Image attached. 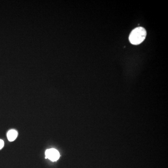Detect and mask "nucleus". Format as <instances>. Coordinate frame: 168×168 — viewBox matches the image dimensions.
<instances>
[{"instance_id":"nucleus-1","label":"nucleus","mask_w":168,"mask_h":168,"mask_svg":"<svg viewBox=\"0 0 168 168\" xmlns=\"http://www.w3.org/2000/svg\"><path fill=\"white\" fill-rule=\"evenodd\" d=\"M146 31L142 27H138L132 31L130 36V42L132 44L138 45L142 43L146 36Z\"/></svg>"},{"instance_id":"nucleus-2","label":"nucleus","mask_w":168,"mask_h":168,"mask_svg":"<svg viewBox=\"0 0 168 168\" xmlns=\"http://www.w3.org/2000/svg\"><path fill=\"white\" fill-rule=\"evenodd\" d=\"M46 158H48L52 161H56L59 159L60 154L56 149H51L46 151Z\"/></svg>"},{"instance_id":"nucleus-3","label":"nucleus","mask_w":168,"mask_h":168,"mask_svg":"<svg viewBox=\"0 0 168 168\" xmlns=\"http://www.w3.org/2000/svg\"><path fill=\"white\" fill-rule=\"evenodd\" d=\"M17 136V132L15 130H10L7 133V137L9 141L12 142L16 138Z\"/></svg>"},{"instance_id":"nucleus-4","label":"nucleus","mask_w":168,"mask_h":168,"mask_svg":"<svg viewBox=\"0 0 168 168\" xmlns=\"http://www.w3.org/2000/svg\"><path fill=\"white\" fill-rule=\"evenodd\" d=\"M4 142L2 140H0V149L3 148L4 146Z\"/></svg>"}]
</instances>
